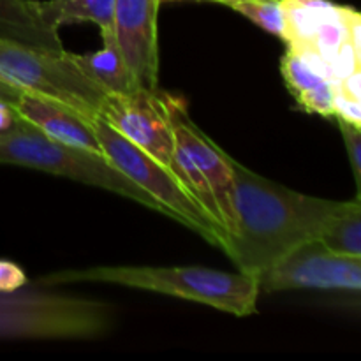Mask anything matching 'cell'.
<instances>
[{"mask_svg": "<svg viewBox=\"0 0 361 361\" xmlns=\"http://www.w3.org/2000/svg\"><path fill=\"white\" fill-rule=\"evenodd\" d=\"M235 229L228 254L240 274L257 281L295 247L319 238L348 201L307 196L257 175L228 154Z\"/></svg>", "mask_w": 361, "mask_h": 361, "instance_id": "1", "label": "cell"}, {"mask_svg": "<svg viewBox=\"0 0 361 361\" xmlns=\"http://www.w3.org/2000/svg\"><path fill=\"white\" fill-rule=\"evenodd\" d=\"M102 282L161 293L214 307L236 317L256 314L259 286L245 274H229L204 267H94L46 275L42 286Z\"/></svg>", "mask_w": 361, "mask_h": 361, "instance_id": "2", "label": "cell"}, {"mask_svg": "<svg viewBox=\"0 0 361 361\" xmlns=\"http://www.w3.org/2000/svg\"><path fill=\"white\" fill-rule=\"evenodd\" d=\"M0 164L37 169L85 185L99 187L169 217L157 200L127 178L106 155L49 140L25 118L13 129L0 134Z\"/></svg>", "mask_w": 361, "mask_h": 361, "instance_id": "3", "label": "cell"}, {"mask_svg": "<svg viewBox=\"0 0 361 361\" xmlns=\"http://www.w3.org/2000/svg\"><path fill=\"white\" fill-rule=\"evenodd\" d=\"M0 298V338L92 341L115 324L111 305L53 291H11Z\"/></svg>", "mask_w": 361, "mask_h": 361, "instance_id": "4", "label": "cell"}, {"mask_svg": "<svg viewBox=\"0 0 361 361\" xmlns=\"http://www.w3.org/2000/svg\"><path fill=\"white\" fill-rule=\"evenodd\" d=\"M284 42L316 63L335 87L361 74V16L330 0H282Z\"/></svg>", "mask_w": 361, "mask_h": 361, "instance_id": "5", "label": "cell"}, {"mask_svg": "<svg viewBox=\"0 0 361 361\" xmlns=\"http://www.w3.org/2000/svg\"><path fill=\"white\" fill-rule=\"evenodd\" d=\"M94 129L99 137L102 152L106 157L123 173L129 180H133L137 187L157 200L168 212L169 219L187 226L203 236L208 243L219 247L226 252V238L212 219L204 214L203 208L197 204L192 194L185 189L178 176L166 168L164 164L141 150L140 147L127 141L122 134L108 126L101 116L94 118Z\"/></svg>", "mask_w": 361, "mask_h": 361, "instance_id": "6", "label": "cell"}, {"mask_svg": "<svg viewBox=\"0 0 361 361\" xmlns=\"http://www.w3.org/2000/svg\"><path fill=\"white\" fill-rule=\"evenodd\" d=\"M0 81L23 94L53 99L88 118H95L104 90L92 83L69 59V51L53 53L0 37Z\"/></svg>", "mask_w": 361, "mask_h": 361, "instance_id": "7", "label": "cell"}, {"mask_svg": "<svg viewBox=\"0 0 361 361\" xmlns=\"http://www.w3.org/2000/svg\"><path fill=\"white\" fill-rule=\"evenodd\" d=\"M178 99L159 88H136L129 94H106L97 116L127 141L175 173L173 109Z\"/></svg>", "mask_w": 361, "mask_h": 361, "instance_id": "8", "label": "cell"}, {"mask_svg": "<svg viewBox=\"0 0 361 361\" xmlns=\"http://www.w3.org/2000/svg\"><path fill=\"white\" fill-rule=\"evenodd\" d=\"M259 293L302 291H361V257L331 252L319 240H309L257 277Z\"/></svg>", "mask_w": 361, "mask_h": 361, "instance_id": "9", "label": "cell"}, {"mask_svg": "<svg viewBox=\"0 0 361 361\" xmlns=\"http://www.w3.org/2000/svg\"><path fill=\"white\" fill-rule=\"evenodd\" d=\"M161 0H115V35L137 87L159 88Z\"/></svg>", "mask_w": 361, "mask_h": 361, "instance_id": "10", "label": "cell"}, {"mask_svg": "<svg viewBox=\"0 0 361 361\" xmlns=\"http://www.w3.org/2000/svg\"><path fill=\"white\" fill-rule=\"evenodd\" d=\"M173 133H175L176 147L192 159L194 164L201 169L204 178L210 183L229 243V236L235 229V210H233V176L228 164V154L190 120L182 99H178L173 109Z\"/></svg>", "mask_w": 361, "mask_h": 361, "instance_id": "11", "label": "cell"}, {"mask_svg": "<svg viewBox=\"0 0 361 361\" xmlns=\"http://www.w3.org/2000/svg\"><path fill=\"white\" fill-rule=\"evenodd\" d=\"M16 109L21 118L30 122L49 140L104 155L95 134L94 118H88L83 113L59 101L34 94H21Z\"/></svg>", "mask_w": 361, "mask_h": 361, "instance_id": "12", "label": "cell"}, {"mask_svg": "<svg viewBox=\"0 0 361 361\" xmlns=\"http://www.w3.org/2000/svg\"><path fill=\"white\" fill-rule=\"evenodd\" d=\"M281 73L286 87L295 97L296 104L305 113L335 118V83L312 62L296 49H286L281 60Z\"/></svg>", "mask_w": 361, "mask_h": 361, "instance_id": "13", "label": "cell"}, {"mask_svg": "<svg viewBox=\"0 0 361 361\" xmlns=\"http://www.w3.org/2000/svg\"><path fill=\"white\" fill-rule=\"evenodd\" d=\"M101 37L102 46L97 51L83 53V55L69 51V59L73 60L74 66L92 83L104 90V94H129L140 88L116 41L115 30H101Z\"/></svg>", "mask_w": 361, "mask_h": 361, "instance_id": "14", "label": "cell"}, {"mask_svg": "<svg viewBox=\"0 0 361 361\" xmlns=\"http://www.w3.org/2000/svg\"><path fill=\"white\" fill-rule=\"evenodd\" d=\"M0 37L46 51H66L59 32L42 23L32 0H0Z\"/></svg>", "mask_w": 361, "mask_h": 361, "instance_id": "15", "label": "cell"}, {"mask_svg": "<svg viewBox=\"0 0 361 361\" xmlns=\"http://www.w3.org/2000/svg\"><path fill=\"white\" fill-rule=\"evenodd\" d=\"M46 27L59 32L62 25L95 23L99 30H115V0H32Z\"/></svg>", "mask_w": 361, "mask_h": 361, "instance_id": "16", "label": "cell"}, {"mask_svg": "<svg viewBox=\"0 0 361 361\" xmlns=\"http://www.w3.org/2000/svg\"><path fill=\"white\" fill-rule=\"evenodd\" d=\"M317 240L331 252L361 257V203L358 197L345 203Z\"/></svg>", "mask_w": 361, "mask_h": 361, "instance_id": "17", "label": "cell"}, {"mask_svg": "<svg viewBox=\"0 0 361 361\" xmlns=\"http://www.w3.org/2000/svg\"><path fill=\"white\" fill-rule=\"evenodd\" d=\"M226 6L245 16L256 27L284 41L286 13L282 0H231Z\"/></svg>", "mask_w": 361, "mask_h": 361, "instance_id": "18", "label": "cell"}, {"mask_svg": "<svg viewBox=\"0 0 361 361\" xmlns=\"http://www.w3.org/2000/svg\"><path fill=\"white\" fill-rule=\"evenodd\" d=\"M341 129L342 137H344L345 150H348L349 164H351L353 175H355L356 189H358V200H360V190H361V127L353 126V123L345 122V120L335 118Z\"/></svg>", "mask_w": 361, "mask_h": 361, "instance_id": "19", "label": "cell"}, {"mask_svg": "<svg viewBox=\"0 0 361 361\" xmlns=\"http://www.w3.org/2000/svg\"><path fill=\"white\" fill-rule=\"evenodd\" d=\"M27 284V275L18 264L0 259V295L16 291Z\"/></svg>", "mask_w": 361, "mask_h": 361, "instance_id": "20", "label": "cell"}, {"mask_svg": "<svg viewBox=\"0 0 361 361\" xmlns=\"http://www.w3.org/2000/svg\"><path fill=\"white\" fill-rule=\"evenodd\" d=\"M21 94H23V92L18 90L16 87L6 83V81H0V102H9V104L16 106Z\"/></svg>", "mask_w": 361, "mask_h": 361, "instance_id": "21", "label": "cell"}, {"mask_svg": "<svg viewBox=\"0 0 361 361\" xmlns=\"http://www.w3.org/2000/svg\"><path fill=\"white\" fill-rule=\"evenodd\" d=\"M175 2H217V4H228L231 0H161V4H175Z\"/></svg>", "mask_w": 361, "mask_h": 361, "instance_id": "22", "label": "cell"}]
</instances>
